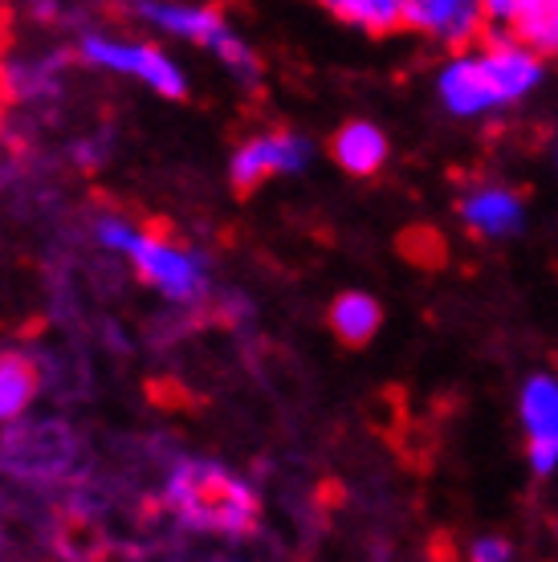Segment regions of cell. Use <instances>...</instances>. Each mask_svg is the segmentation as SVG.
<instances>
[{
  "label": "cell",
  "mask_w": 558,
  "mask_h": 562,
  "mask_svg": "<svg viewBox=\"0 0 558 562\" xmlns=\"http://www.w3.org/2000/svg\"><path fill=\"white\" fill-rule=\"evenodd\" d=\"M461 221L477 237H514L526 225V209L510 188H473L461 200Z\"/></svg>",
  "instance_id": "30bf717a"
},
{
  "label": "cell",
  "mask_w": 558,
  "mask_h": 562,
  "mask_svg": "<svg viewBox=\"0 0 558 562\" xmlns=\"http://www.w3.org/2000/svg\"><path fill=\"white\" fill-rule=\"evenodd\" d=\"M543 61L531 49H522L510 33L486 29L477 49L448 57L436 78V90L448 111L473 119V114L502 111L510 102L526 99L534 86L543 82Z\"/></svg>",
  "instance_id": "6da1fadb"
},
{
  "label": "cell",
  "mask_w": 558,
  "mask_h": 562,
  "mask_svg": "<svg viewBox=\"0 0 558 562\" xmlns=\"http://www.w3.org/2000/svg\"><path fill=\"white\" fill-rule=\"evenodd\" d=\"M555 159H558V151H555Z\"/></svg>",
  "instance_id": "e0dca14e"
},
{
  "label": "cell",
  "mask_w": 558,
  "mask_h": 562,
  "mask_svg": "<svg viewBox=\"0 0 558 562\" xmlns=\"http://www.w3.org/2000/svg\"><path fill=\"white\" fill-rule=\"evenodd\" d=\"M310 147L306 135L298 131H261V135H249L241 143L233 159H228V180L237 192H253L261 188L274 176H298V171L310 164Z\"/></svg>",
  "instance_id": "8992f818"
},
{
  "label": "cell",
  "mask_w": 558,
  "mask_h": 562,
  "mask_svg": "<svg viewBox=\"0 0 558 562\" xmlns=\"http://www.w3.org/2000/svg\"><path fill=\"white\" fill-rule=\"evenodd\" d=\"M522 428H526V457L538 477H550L558 469V380L555 375H531L517 395Z\"/></svg>",
  "instance_id": "52a82bcc"
},
{
  "label": "cell",
  "mask_w": 558,
  "mask_h": 562,
  "mask_svg": "<svg viewBox=\"0 0 558 562\" xmlns=\"http://www.w3.org/2000/svg\"><path fill=\"white\" fill-rule=\"evenodd\" d=\"M331 155L335 164L350 176H376L388 164V135L376 123H347L338 127V135L331 139Z\"/></svg>",
  "instance_id": "8fae6325"
},
{
  "label": "cell",
  "mask_w": 558,
  "mask_h": 562,
  "mask_svg": "<svg viewBox=\"0 0 558 562\" xmlns=\"http://www.w3.org/2000/svg\"><path fill=\"white\" fill-rule=\"evenodd\" d=\"M98 240L102 249L126 257L135 278L143 285H152L155 294H164L168 302H180V306H196L209 297V269H204V257L183 249L180 240H171L168 233H155V228H140L131 221H119V216H107L98 221Z\"/></svg>",
  "instance_id": "3957f363"
},
{
  "label": "cell",
  "mask_w": 558,
  "mask_h": 562,
  "mask_svg": "<svg viewBox=\"0 0 558 562\" xmlns=\"http://www.w3.org/2000/svg\"><path fill=\"white\" fill-rule=\"evenodd\" d=\"M42 392L37 363L21 351L0 355V424H13L29 412V404Z\"/></svg>",
  "instance_id": "7c38bea8"
},
{
  "label": "cell",
  "mask_w": 558,
  "mask_h": 562,
  "mask_svg": "<svg viewBox=\"0 0 558 562\" xmlns=\"http://www.w3.org/2000/svg\"><path fill=\"white\" fill-rule=\"evenodd\" d=\"M510 542L498 535H486V538H477L473 550H469V562H510Z\"/></svg>",
  "instance_id": "9a60e30c"
},
{
  "label": "cell",
  "mask_w": 558,
  "mask_h": 562,
  "mask_svg": "<svg viewBox=\"0 0 558 562\" xmlns=\"http://www.w3.org/2000/svg\"><path fill=\"white\" fill-rule=\"evenodd\" d=\"M13 99V70H9V61H4V42H0V114Z\"/></svg>",
  "instance_id": "2e32d148"
},
{
  "label": "cell",
  "mask_w": 558,
  "mask_h": 562,
  "mask_svg": "<svg viewBox=\"0 0 558 562\" xmlns=\"http://www.w3.org/2000/svg\"><path fill=\"white\" fill-rule=\"evenodd\" d=\"M131 13L140 16V21H147V25L164 29L168 37H180V42L212 49V54L221 57L233 74H241L245 82H253L257 70H261V66H257V54L241 42L237 29L224 21L221 9H209V4H152V0H143Z\"/></svg>",
  "instance_id": "277c9868"
},
{
  "label": "cell",
  "mask_w": 558,
  "mask_h": 562,
  "mask_svg": "<svg viewBox=\"0 0 558 562\" xmlns=\"http://www.w3.org/2000/svg\"><path fill=\"white\" fill-rule=\"evenodd\" d=\"M383 326V306H379L371 294H359V290H347V294L335 297L331 306V330H335L347 347H364L379 335Z\"/></svg>",
  "instance_id": "4fadbf2b"
},
{
  "label": "cell",
  "mask_w": 558,
  "mask_h": 562,
  "mask_svg": "<svg viewBox=\"0 0 558 562\" xmlns=\"http://www.w3.org/2000/svg\"><path fill=\"white\" fill-rule=\"evenodd\" d=\"M164 506L200 535L245 538L257 526V493L216 461H180L164 481Z\"/></svg>",
  "instance_id": "7a4b0ae2"
},
{
  "label": "cell",
  "mask_w": 558,
  "mask_h": 562,
  "mask_svg": "<svg viewBox=\"0 0 558 562\" xmlns=\"http://www.w3.org/2000/svg\"><path fill=\"white\" fill-rule=\"evenodd\" d=\"M326 13H335L338 21L364 29V33H395L404 29V0H331Z\"/></svg>",
  "instance_id": "5bb4252c"
},
{
  "label": "cell",
  "mask_w": 558,
  "mask_h": 562,
  "mask_svg": "<svg viewBox=\"0 0 558 562\" xmlns=\"http://www.w3.org/2000/svg\"><path fill=\"white\" fill-rule=\"evenodd\" d=\"M489 29L510 33L538 61L558 54V0H489Z\"/></svg>",
  "instance_id": "9c48e42d"
},
{
  "label": "cell",
  "mask_w": 558,
  "mask_h": 562,
  "mask_svg": "<svg viewBox=\"0 0 558 562\" xmlns=\"http://www.w3.org/2000/svg\"><path fill=\"white\" fill-rule=\"evenodd\" d=\"M404 29L428 33L448 49H469L486 37V4L473 0H404Z\"/></svg>",
  "instance_id": "ba28073f"
},
{
  "label": "cell",
  "mask_w": 558,
  "mask_h": 562,
  "mask_svg": "<svg viewBox=\"0 0 558 562\" xmlns=\"http://www.w3.org/2000/svg\"><path fill=\"white\" fill-rule=\"evenodd\" d=\"M86 66L111 70L119 78H135L147 90L164 94V99H183L188 94V74L180 70V61L164 54L152 42H135V37H111V33H86L78 42Z\"/></svg>",
  "instance_id": "5b68a950"
}]
</instances>
